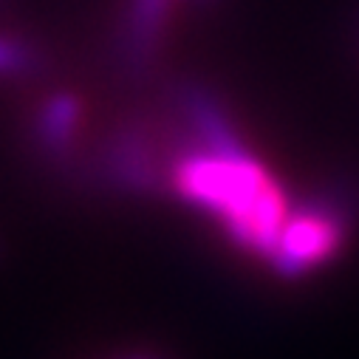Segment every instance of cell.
Masks as SVG:
<instances>
[{
    "label": "cell",
    "instance_id": "obj_1",
    "mask_svg": "<svg viewBox=\"0 0 359 359\" xmlns=\"http://www.w3.org/2000/svg\"><path fill=\"white\" fill-rule=\"evenodd\" d=\"M178 184L193 201L221 212L232 232L257 249H280L286 210L278 187L266 172L235 156H210L184 164Z\"/></svg>",
    "mask_w": 359,
    "mask_h": 359
}]
</instances>
